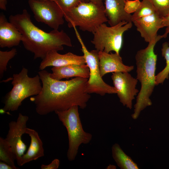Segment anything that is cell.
<instances>
[{"label":"cell","instance_id":"d6986e66","mask_svg":"<svg viewBox=\"0 0 169 169\" xmlns=\"http://www.w3.org/2000/svg\"><path fill=\"white\" fill-rule=\"evenodd\" d=\"M111 150L112 157L120 169H138L137 164L125 154L118 144H114L112 147Z\"/></svg>","mask_w":169,"mask_h":169},{"label":"cell","instance_id":"7402d4cb","mask_svg":"<svg viewBox=\"0 0 169 169\" xmlns=\"http://www.w3.org/2000/svg\"><path fill=\"white\" fill-rule=\"evenodd\" d=\"M157 13L155 7L148 0H143L137 10L132 15V21Z\"/></svg>","mask_w":169,"mask_h":169},{"label":"cell","instance_id":"4fadbf2b","mask_svg":"<svg viewBox=\"0 0 169 169\" xmlns=\"http://www.w3.org/2000/svg\"><path fill=\"white\" fill-rule=\"evenodd\" d=\"M98 54L100 74L102 77L108 73L129 72L134 69L133 66L124 64L120 54L116 53L109 54L100 51Z\"/></svg>","mask_w":169,"mask_h":169},{"label":"cell","instance_id":"d6a6232c","mask_svg":"<svg viewBox=\"0 0 169 169\" xmlns=\"http://www.w3.org/2000/svg\"><path fill=\"white\" fill-rule=\"evenodd\" d=\"M168 43H169V42H168Z\"/></svg>","mask_w":169,"mask_h":169},{"label":"cell","instance_id":"7a4b0ae2","mask_svg":"<svg viewBox=\"0 0 169 169\" xmlns=\"http://www.w3.org/2000/svg\"><path fill=\"white\" fill-rule=\"evenodd\" d=\"M9 21L22 33L24 47L34 54V59H43L52 51L62 50L63 45L73 46L70 38L63 30H53L48 33L35 25L26 9L22 13L11 15Z\"/></svg>","mask_w":169,"mask_h":169},{"label":"cell","instance_id":"9a60e30c","mask_svg":"<svg viewBox=\"0 0 169 169\" xmlns=\"http://www.w3.org/2000/svg\"><path fill=\"white\" fill-rule=\"evenodd\" d=\"M23 35L18 28L10 22L5 15L0 14V47L10 48L18 45L22 41Z\"/></svg>","mask_w":169,"mask_h":169},{"label":"cell","instance_id":"30bf717a","mask_svg":"<svg viewBox=\"0 0 169 169\" xmlns=\"http://www.w3.org/2000/svg\"><path fill=\"white\" fill-rule=\"evenodd\" d=\"M28 119V116L19 113L16 121H12L9 123V129L5 138L11 147L19 166L27 148L22 141V136L25 134Z\"/></svg>","mask_w":169,"mask_h":169},{"label":"cell","instance_id":"3957f363","mask_svg":"<svg viewBox=\"0 0 169 169\" xmlns=\"http://www.w3.org/2000/svg\"><path fill=\"white\" fill-rule=\"evenodd\" d=\"M163 37L158 35L155 39L148 43L145 49L138 50L135 57L136 66V79L141 83V88L136 97L132 117L137 119L141 112L151 105L150 99L156 85L155 72L157 55L154 51L156 43Z\"/></svg>","mask_w":169,"mask_h":169},{"label":"cell","instance_id":"277c9868","mask_svg":"<svg viewBox=\"0 0 169 169\" xmlns=\"http://www.w3.org/2000/svg\"><path fill=\"white\" fill-rule=\"evenodd\" d=\"M63 13L69 27L78 26L83 31L93 33L101 24L108 22L105 6L90 2H81Z\"/></svg>","mask_w":169,"mask_h":169},{"label":"cell","instance_id":"2e32d148","mask_svg":"<svg viewBox=\"0 0 169 169\" xmlns=\"http://www.w3.org/2000/svg\"><path fill=\"white\" fill-rule=\"evenodd\" d=\"M104 0L105 14L110 26L123 21L132 22V15L126 13L124 9L125 0Z\"/></svg>","mask_w":169,"mask_h":169},{"label":"cell","instance_id":"9c48e42d","mask_svg":"<svg viewBox=\"0 0 169 169\" xmlns=\"http://www.w3.org/2000/svg\"><path fill=\"white\" fill-rule=\"evenodd\" d=\"M28 3L37 22L44 23L55 30L64 24L63 12L54 1L28 0Z\"/></svg>","mask_w":169,"mask_h":169},{"label":"cell","instance_id":"1f68e13d","mask_svg":"<svg viewBox=\"0 0 169 169\" xmlns=\"http://www.w3.org/2000/svg\"><path fill=\"white\" fill-rule=\"evenodd\" d=\"M108 169H116V166L113 165H109L106 167Z\"/></svg>","mask_w":169,"mask_h":169},{"label":"cell","instance_id":"d4e9b609","mask_svg":"<svg viewBox=\"0 0 169 169\" xmlns=\"http://www.w3.org/2000/svg\"><path fill=\"white\" fill-rule=\"evenodd\" d=\"M55 2L63 12L77 6L85 0H52Z\"/></svg>","mask_w":169,"mask_h":169},{"label":"cell","instance_id":"52a82bcc","mask_svg":"<svg viewBox=\"0 0 169 169\" xmlns=\"http://www.w3.org/2000/svg\"><path fill=\"white\" fill-rule=\"evenodd\" d=\"M132 26V22L125 21L110 27L105 23H102L93 33L94 38L91 43L98 51L108 53L114 51L120 54L123 45V33L131 29Z\"/></svg>","mask_w":169,"mask_h":169},{"label":"cell","instance_id":"4dcf8cb0","mask_svg":"<svg viewBox=\"0 0 169 169\" xmlns=\"http://www.w3.org/2000/svg\"><path fill=\"white\" fill-rule=\"evenodd\" d=\"M85 2H91L98 5L101 6L103 5V1L104 0H85Z\"/></svg>","mask_w":169,"mask_h":169},{"label":"cell","instance_id":"ac0fdd59","mask_svg":"<svg viewBox=\"0 0 169 169\" xmlns=\"http://www.w3.org/2000/svg\"><path fill=\"white\" fill-rule=\"evenodd\" d=\"M25 134L30 138L29 147L25 153L22 157L20 166L44 156V150L42 141L38 132L35 130L27 128Z\"/></svg>","mask_w":169,"mask_h":169},{"label":"cell","instance_id":"8fae6325","mask_svg":"<svg viewBox=\"0 0 169 169\" xmlns=\"http://www.w3.org/2000/svg\"><path fill=\"white\" fill-rule=\"evenodd\" d=\"M111 78L120 102L123 105L131 109L132 101L139 92L136 88L138 80L128 72L113 73Z\"/></svg>","mask_w":169,"mask_h":169},{"label":"cell","instance_id":"e0dca14e","mask_svg":"<svg viewBox=\"0 0 169 169\" xmlns=\"http://www.w3.org/2000/svg\"><path fill=\"white\" fill-rule=\"evenodd\" d=\"M51 69L52 73H50V76L55 80L69 79L73 77L88 79L90 76L89 69L86 64H73L58 67H53Z\"/></svg>","mask_w":169,"mask_h":169},{"label":"cell","instance_id":"f546056e","mask_svg":"<svg viewBox=\"0 0 169 169\" xmlns=\"http://www.w3.org/2000/svg\"><path fill=\"white\" fill-rule=\"evenodd\" d=\"M7 0H0V9L2 10H6Z\"/></svg>","mask_w":169,"mask_h":169},{"label":"cell","instance_id":"ffe728a7","mask_svg":"<svg viewBox=\"0 0 169 169\" xmlns=\"http://www.w3.org/2000/svg\"><path fill=\"white\" fill-rule=\"evenodd\" d=\"M16 160L15 155L10 145L5 140L0 137V160L6 163L15 167L18 169L15 165Z\"/></svg>","mask_w":169,"mask_h":169},{"label":"cell","instance_id":"8992f818","mask_svg":"<svg viewBox=\"0 0 169 169\" xmlns=\"http://www.w3.org/2000/svg\"><path fill=\"white\" fill-rule=\"evenodd\" d=\"M78 108L75 105L65 110L55 112L67 131L69 145L67 156L69 161L75 159L79 146L89 143L92 137L91 134L83 129Z\"/></svg>","mask_w":169,"mask_h":169},{"label":"cell","instance_id":"4316f807","mask_svg":"<svg viewBox=\"0 0 169 169\" xmlns=\"http://www.w3.org/2000/svg\"><path fill=\"white\" fill-rule=\"evenodd\" d=\"M59 160L58 159H55L49 164H42L41 168V169H57L59 168Z\"/></svg>","mask_w":169,"mask_h":169},{"label":"cell","instance_id":"f1b7e54d","mask_svg":"<svg viewBox=\"0 0 169 169\" xmlns=\"http://www.w3.org/2000/svg\"><path fill=\"white\" fill-rule=\"evenodd\" d=\"M0 169H16V168L11 165L1 161L0 162Z\"/></svg>","mask_w":169,"mask_h":169},{"label":"cell","instance_id":"5bb4252c","mask_svg":"<svg viewBox=\"0 0 169 169\" xmlns=\"http://www.w3.org/2000/svg\"><path fill=\"white\" fill-rule=\"evenodd\" d=\"M73 64H86L83 55L79 56L71 52L62 54L57 51H52L48 52L42 59L39 69L42 70L50 66L58 67Z\"/></svg>","mask_w":169,"mask_h":169},{"label":"cell","instance_id":"83f0119b","mask_svg":"<svg viewBox=\"0 0 169 169\" xmlns=\"http://www.w3.org/2000/svg\"><path fill=\"white\" fill-rule=\"evenodd\" d=\"M162 24L163 27H166L165 32L162 35L163 38H166L169 34V12L167 15L165 17L162 18Z\"/></svg>","mask_w":169,"mask_h":169},{"label":"cell","instance_id":"6da1fadb","mask_svg":"<svg viewBox=\"0 0 169 169\" xmlns=\"http://www.w3.org/2000/svg\"><path fill=\"white\" fill-rule=\"evenodd\" d=\"M50 73L44 69L38 72L42 89L31 98L38 114L46 115L75 105L82 109L86 107L90 98L86 91L87 79L77 77L69 80H57L52 79Z\"/></svg>","mask_w":169,"mask_h":169},{"label":"cell","instance_id":"5b68a950","mask_svg":"<svg viewBox=\"0 0 169 169\" xmlns=\"http://www.w3.org/2000/svg\"><path fill=\"white\" fill-rule=\"evenodd\" d=\"M28 73V69L23 67L19 73L13 74V88L4 97L3 111L17 110L24 100L40 92L42 86L38 74L31 77Z\"/></svg>","mask_w":169,"mask_h":169},{"label":"cell","instance_id":"cb8c5ba5","mask_svg":"<svg viewBox=\"0 0 169 169\" xmlns=\"http://www.w3.org/2000/svg\"><path fill=\"white\" fill-rule=\"evenodd\" d=\"M156 8L157 13L161 18L165 17L169 12V0H148Z\"/></svg>","mask_w":169,"mask_h":169},{"label":"cell","instance_id":"603a6c76","mask_svg":"<svg viewBox=\"0 0 169 169\" xmlns=\"http://www.w3.org/2000/svg\"><path fill=\"white\" fill-rule=\"evenodd\" d=\"M17 50L13 48L9 51H0V78L1 79L4 73L7 69V65L9 61L17 54Z\"/></svg>","mask_w":169,"mask_h":169},{"label":"cell","instance_id":"7c38bea8","mask_svg":"<svg viewBox=\"0 0 169 169\" xmlns=\"http://www.w3.org/2000/svg\"><path fill=\"white\" fill-rule=\"evenodd\" d=\"M163 18L157 13L144 17L133 21L137 30L141 37L148 43L154 40L158 35L157 32L163 28Z\"/></svg>","mask_w":169,"mask_h":169},{"label":"cell","instance_id":"ba28073f","mask_svg":"<svg viewBox=\"0 0 169 169\" xmlns=\"http://www.w3.org/2000/svg\"><path fill=\"white\" fill-rule=\"evenodd\" d=\"M76 37L81 46V51L90 70V76L87 82L86 91L89 93H95L101 96L106 94H116L114 87L105 83L102 79L99 67L98 51L96 50L89 51L85 46L76 27H74Z\"/></svg>","mask_w":169,"mask_h":169},{"label":"cell","instance_id":"44dd1931","mask_svg":"<svg viewBox=\"0 0 169 169\" xmlns=\"http://www.w3.org/2000/svg\"><path fill=\"white\" fill-rule=\"evenodd\" d=\"M161 54L166 61V65L161 71L156 76V85L162 84L169 78V44L166 42L162 44Z\"/></svg>","mask_w":169,"mask_h":169},{"label":"cell","instance_id":"484cf974","mask_svg":"<svg viewBox=\"0 0 169 169\" xmlns=\"http://www.w3.org/2000/svg\"><path fill=\"white\" fill-rule=\"evenodd\" d=\"M141 3L139 0H125L124 6L125 12L130 14L134 13L139 7Z\"/></svg>","mask_w":169,"mask_h":169}]
</instances>
